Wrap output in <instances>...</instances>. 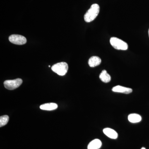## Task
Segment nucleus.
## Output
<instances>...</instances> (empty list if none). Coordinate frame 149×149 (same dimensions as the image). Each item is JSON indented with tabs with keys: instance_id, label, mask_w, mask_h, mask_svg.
<instances>
[{
	"instance_id": "6",
	"label": "nucleus",
	"mask_w": 149,
	"mask_h": 149,
	"mask_svg": "<svg viewBox=\"0 0 149 149\" xmlns=\"http://www.w3.org/2000/svg\"><path fill=\"white\" fill-rule=\"evenodd\" d=\"M112 91L116 93H124L125 94H130L133 91L131 88H125L120 85H117L113 87L112 89Z\"/></svg>"
},
{
	"instance_id": "10",
	"label": "nucleus",
	"mask_w": 149,
	"mask_h": 149,
	"mask_svg": "<svg viewBox=\"0 0 149 149\" xmlns=\"http://www.w3.org/2000/svg\"><path fill=\"white\" fill-rule=\"evenodd\" d=\"M58 105L54 103H49L41 105L40 106V109L43 110L52 111L56 109Z\"/></svg>"
},
{
	"instance_id": "12",
	"label": "nucleus",
	"mask_w": 149,
	"mask_h": 149,
	"mask_svg": "<svg viewBox=\"0 0 149 149\" xmlns=\"http://www.w3.org/2000/svg\"><path fill=\"white\" fill-rule=\"evenodd\" d=\"M128 120L132 123L140 122L142 120V117L140 115L136 113H132L128 116Z\"/></svg>"
},
{
	"instance_id": "7",
	"label": "nucleus",
	"mask_w": 149,
	"mask_h": 149,
	"mask_svg": "<svg viewBox=\"0 0 149 149\" xmlns=\"http://www.w3.org/2000/svg\"><path fill=\"white\" fill-rule=\"evenodd\" d=\"M103 131L104 134L110 139H116L118 137L117 132L111 128H105L103 129Z\"/></svg>"
},
{
	"instance_id": "9",
	"label": "nucleus",
	"mask_w": 149,
	"mask_h": 149,
	"mask_svg": "<svg viewBox=\"0 0 149 149\" xmlns=\"http://www.w3.org/2000/svg\"><path fill=\"white\" fill-rule=\"evenodd\" d=\"M102 146L101 141L99 139H96L90 142L88 145V149H99Z\"/></svg>"
},
{
	"instance_id": "13",
	"label": "nucleus",
	"mask_w": 149,
	"mask_h": 149,
	"mask_svg": "<svg viewBox=\"0 0 149 149\" xmlns=\"http://www.w3.org/2000/svg\"><path fill=\"white\" fill-rule=\"evenodd\" d=\"M9 121V116L3 115L0 117V127H2L7 124Z\"/></svg>"
},
{
	"instance_id": "11",
	"label": "nucleus",
	"mask_w": 149,
	"mask_h": 149,
	"mask_svg": "<svg viewBox=\"0 0 149 149\" xmlns=\"http://www.w3.org/2000/svg\"><path fill=\"white\" fill-rule=\"evenodd\" d=\"M100 78L103 82L108 83L111 80L110 75L107 72L106 70H103L100 75Z\"/></svg>"
},
{
	"instance_id": "14",
	"label": "nucleus",
	"mask_w": 149,
	"mask_h": 149,
	"mask_svg": "<svg viewBox=\"0 0 149 149\" xmlns=\"http://www.w3.org/2000/svg\"><path fill=\"white\" fill-rule=\"evenodd\" d=\"M141 149H146L145 148H142Z\"/></svg>"
},
{
	"instance_id": "15",
	"label": "nucleus",
	"mask_w": 149,
	"mask_h": 149,
	"mask_svg": "<svg viewBox=\"0 0 149 149\" xmlns=\"http://www.w3.org/2000/svg\"><path fill=\"white\" fill-rule=\"evenodd\" d=\"M148 35H149V29L148 30Z\"/></svg>"
},
{
	"instance_id": "4",
	"label": "nucleus",
	"mask_w": 149,
	"mask_h": 149,
	"mask_svg": "<svg viewBox=\"0 0 149 149\" xmlns=\"http://www.w3.org/2000/svg\"><path fill=\"white\" fill-rule=\"evenodd\" d=\"M22 80L17 78L13 80H7L4 82L5 88L9 90H13L18 88L22 84Z\"/></svg>"
},
{
	"instance_id": "2",
	"label": "nucleus",
	"mask_w": 149,
	"mask_h": 149,
	"mask_svg": "<svg viewBox=\"0 0 149 149\" xmlns=\"http://www.w3.org/2000/svg\"><path fill=\"white\" fill-rule=\"evenodd\" d=\"M68 69V65L66 63H58L54 65L52 67V70L54 72H56L60 76L65 75Z\"/></svg>"
},
{
	"instance_id": "8",
	"label": "nucleus",
	"mask_w": 149,
	"mask_h": 149,
	"mask_svg": "<svg viewBox=\"0 0 149 149\" xmlns=\"http://www.w3.org/2000/svg\"><path fill=\"white\" fill-rule=\"evenodd\" d=\"M101 58L97 56H93L89 59L88 64L91 67H95L98 66L101 63Z\"/></svg>"
},
{
	"instance_id": "5",
	"label": "nucleus",
	"mask_w": 149,
	"mask_h": 149,
	"mask_svg": "<svg viewBox=\"0 0 149 149\" xmlns=\"http://www.w3.org/2000/svg\"><path fill=\"white\" fill-rule=\"evenodd\" d=\"M10 42L17 45H23L27 42L26 38L22 35H13L9 37Z\"/></svg>"
},
{
	"instance_id": "3",
	"label": "nucleus",
	"mask_w": 149,
	"mask_h": 149,
	"mask_svg": "<svg viewBox=\"0 0 149 149\" xmlns=\"http://www.w3.org/2000/svg\"><path fill=\"white\" fill-rule=\"evenodd\" d=\"M110 42L113 48L117 50H126L128 48L127 43L116 37H111L110 40Z\"/></svg>"
},
{
	"instance_id": "1",
	"label": "nucleus",
	"mask_w": 149,
	"mask_h": 149,
	"mask_svg": "<svg viewBox=\"0 0 149 149\" xmlns=\"http://www.w3.org/2000/svg\"><path fill=\"white\" fill-rule=\"evenodd\" d=\"M100 10V6L97 4L92 5L84 15L85 21L87 22L93 21L98 15Z\"/></svg>"
}]
</instances>
